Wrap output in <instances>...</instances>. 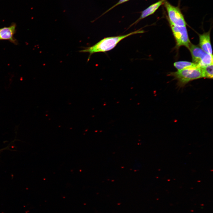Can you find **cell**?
<instances>
[{
  "label": "cell",
  "instance_id": "2",
  "mask_svg": "<svg viewBox=\"0 0 213 213\" xmlns=\"http://www.w3.org/2000/svg\"><path fill=\"white\" fill-rule=\"evenodd\" d=\"M178 80V84L183 87L189 82L203 78L201 67H197L178 70L170 74Z\"/></svg>",
  "mask_w": 213,
  "mask_h": 213
},
{
  "label": "cell",
  "instance_id": "11",
  "mask_svg": "<svg viewBox=\"0 0 213 213\" xmlns=\"http://www.w3.org/2000/svg\"><path fill=\"white\" fill-rule=\"evenodd\" d=\"M130 0H119L118 2H117L116 4H114L109 9L106 10L105 12H104L100 16V17L103 16V15L105 14L106 13L109 12L110 10L112 9H113L114 8L118 6L120 4L124 3L125 2H127Z\"/></svg>",
  "mask_w": 213,
  "mask_h": 213
},
{
  "label": "cell",
  "instance_id": "10",
  "mask_svg": "<svg viewBox=\"0 0 213 213\" xmlns=\"http://www.w3.org/2000/svg\"><path fill=\"white\" fill-rule=\"evenodd\" d=\"M200 67L203 78L212 79L213 63Z\"/></svg>",
  "mask_w": 213,
  "mask_h": 213
},
{
  "label": "cell",
  "instance_id": "7",
  "mask_svg": "<svg viewBox=\"0 0 213 213\" xmlns=\"http://www.w3.org/2000/svg\"><path fill=\"white\" fill-rule=\"evenodd\" d=\"M165 0H160L153 3L141 12L139 17L130 26L137 24L140 20L154 14L159 8L163 4Z\"/></svg>",
  "mask_w": 213,
  "mask_h": 213
},
{
  "label": "cell",
  "instance_id": "9",
  "mask_svg": "<svg viewBox=\"0 0 213 213\" xmlns=\"http://www.w3.org/2000/svg\"><path fill=\"white\" fill-rule=\"evenodd\" d=\"M174 65L178 70L199 67L197 64L193 62L185 61L176 62L174 63Z\"/></svg>",
  "mask_w": 213,
  "mask_h": 213
},
{
  "label": "cell",
  "instance_id": "1",
  "mask_svg": "<svg viewBox=\"0 0 213 213\" xmlns=\"http://www.w3.org/2000/svg\"><path fill=\"white\" fill-rule=\"evenodd\" d=\"M143 33V30L139 29L125 35L104 38L93 46L85 48L80 51L88 53L90 54L89 58L92 54L94 53L105 52L112 49L119 42L128 37Z\"/></svg>",
  "mask_w": 213,
  "mask_h": 213
},
{
  "label": "cell",
  "instance_id": "5",
  "mask_svg": "<svg viewBox=\"0 0 213 213\" xmlns=\"http://www.w3.org/2000/svg\"><path fill=\"white\" fill-rule=\"evenodd\" d=\"M170 23L176 40L177 47L184 46L188 48L191 43L186 26H178Z\"/></svg>",
  "mask_w": 213,
  "mask_h": 213
},
{
  "label": "cell",
  "instance_id": "8",
  "mask_svg": "<svg viewBox=\"0 0 213 213\" xmlns=\"http://www.w3.org/2000/svg\"><path fill=\"white\" fill-rule=\"evenodd\" d=\"M199 45L203 50L209 54L212 55L210 31L199 35Z\"/></svg>",
  "mask_w": 213,
  "mask_h": 213
},
{
  "label": "cell",
  "instance_id": "6",
  "mask_svg": "<svg viewBox=\"0 0 213 213\" xmlns=\"http://www.w3.org/2000/svg\"><path fill=\"white\" fill-rule=\"evenodd\" d=\"M16 25L13 24L8 27L0 28V40H8L16 44L17 41L14 37L16 30Z\"/></svg>",
  "mask_w": 213,
  "mask_h": 213
},
{
  "label": "cell",
  "instance_id": "3",
  "mask_svg": "<svg viewBox=\"0 0 213 213\" xmlns=\"http://www.w3.org/2000/svg\"><path fill=\"white\" fill-rule=\"evenodd\" d=\"M191 53L193 62L200 67L213 63V56L207 53L199 47L191 43L188 48Z\"/></svg>",
  "mask_w": 213,
  "mask_h": 213
},
{
  "label": "cell",
  "instance_id": "12",
  "mask_svg": "<svg viewBox=\"0 0 213 213\" xmlns=\"http://www.w3.org/2000/svg\"><path fill=\"white\" fill-rule=\"evenodd\" d=\"M3 149L0 150V151H1V150H2Z\"/></svg>",
  "mask_w": 213,
  "mask_h": 213
},
{
  "label": "cell",
  "instance_id": "4",
  "mask_svg": "<svg viewBox=\"0 0 213 213\" xmlns=\"http://www.w3.org/2000/svg\"><path fill=\"white\" fill-rule=\"evenodd\" d=\"M164 4L167 13L170 23L178 26H186V23L180 9L165 0Z\"/></svg>",
  "mask_w": 213,
  "mask_h": 213
}]
</instances>
